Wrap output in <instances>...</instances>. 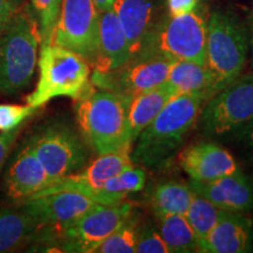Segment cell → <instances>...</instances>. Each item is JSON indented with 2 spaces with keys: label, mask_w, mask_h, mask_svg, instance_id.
<instances>
[{
  "label": "cell",
  "mask_w": 253,
  "mask_h": 253,
  "mask_svg": "<svg viewBox=\"0 0 253 253\" xmlns=\"http://www.w3.org/2000/svg\"><path fill=\"white\" fill-rule=\"evenodd\" d=\"M204 104V99L197 95L172 97L136 138L132 162L149 169H161L170 163L197 122Z\"/></svg>",
  "instance_id": "6da1fadb"
},
{
  "label": "cell",
  "mask_w": 253,
  "mask_h": 253,
  "mask_svg": "<svg viewBox=\"0 0 253 253\" xmlns=\"http://www.w3.org/2000/svg\"><path fill=\"white\" fill-rule=\"evenodd\" d=\"M128 100L112 91L88 86L77 100V122L84 143L97 155L132 145Z\"/></svg>",
  "instance_id": "7a4b0ae2"
},
{
  "label": "cell",
  "mask_w": 253,
  "mask_h": 253,
  "mask_svg": "<svg viewBox=\"0 0 253 253\" xmlns=\"http://www.w3.org/2000/svg\"><path fill=\"white\" fill-rule=\"evenodd\" d=\"M41 43L39 21L27 7L17 8L0 31V93L17 94L31 84Z\"/></svg>",
  "instance_id": "3957f363"
},
{
  "label": "cell",
  "mask_w": 253,
  "mask_h": 253,
  "mask_svg": "<svg viewBox=\"0 0 253 253\" xmlns=\"http://www.w3.org/2000/svg\"><path fill=\"white\" fill-rule=\"evenodd\" d=\"M39 79L26 96L28 106L39 109L56 97L77 101L90 84V66L77 53L54 43L41 45L38 59Z\"/></svg>",
  "instance_id": "277c9868"
},
{
  "label": "cell",
  "mask_w": 253,
  "mask_h": 253,
  "mask_svg": "<svg viewBox=\"0 0 253 253\" xmlns=\"http://www.w3.org/2000/svg\"><path fill=\"white\" fill-rule=\"evenodd\" d=\"M249 50L248 32L239 19L227 11H213L208 21L205 65L212 73L218 91L243 74Z\"/></svg>",
  "instance_id": "5b68a950"
},
{
  "label": "cell",
  "mask_w": 253,
  "mask_h": 253,
  "mask_svg": "<svg viewBox=\"0 0 253 253\" xmlns=\"http://www.w3.org/2000/svg\"><path fill=\"white\" fill-rule=\"evenodd\" d=\"M208 21L199 8L181 15L158 19L142 50L166 58L205 65Z\"/></svg>",
  "instance_id": "8992f818"
},
{
  "label": "cell",
  "mask_w": 253,
  "mask_h": 253,
  "mask_svg": "<svg viewBox=\"0 0 253 253\" xmlns=\"http://www.w3.org/2000/svg\"><path fill=\"white\" fill-rule=\"evenodd\" d=\"M27 142L55 182L78 172L87 164V144L80 132L65 122L55 121L41 126Z\"/></svg>",
  "instance_id": "52a82bcc"
},
{
  "label": "cell",
  "mask_w": 253,
  "mask_h": 253,
  "mask_svg": "<svg viewBox=\"0 0 253 253\" xmlns=\"http://www.w3.org/2000/svg\"><path fill=\"white\" fill-rule=\"evenodd\" d=\"M173 62L163 55L141 50L113 71L93 72L90 82L99 89L112 91L129 101L164 84Z\"/></svg>",
  "instance_id": "ba28073f"
},
{
  "label": "cell",
  "mask_w": 253,
  "mask_h": 253,
  "mask_svg": "<svg viewBox=\"0 0 253 253\" xmlns=\"http://www.w3.org/2000/svg\"><path fill=\"white\" fill-rule=\"evenodd\" d=\"M201 129L211 136L230 135L253 118V72L240 75L213 95L202 109Z\"/></svg>",
  "instance_id": "9c48e42d"
},
{
  "label": "cell",
  "mask_w": 253,
  "mask_h": 253,
  "mask_svg": "<svg viewBox=\"0 0 253 253\" xmlns=\"http://www.w3.org/2000/svg\"><path fill=\"white\" fill-rule=\"evenodd\" d=\"M100 14L93 0H62L50 43L77 53L91 67L99 47Z\"/></svg>",
  "instance_id": "30bf717a"
},
{
  "label": "cell",
  "mask_w": 253,
  "mask_h": 253,
  "mask_svg": "<svg viewBox=\"0 0 253 253\" xmlns=\"http://www.w3.org/2000/svg\"><path fill=\"white\" fill-rule=\"evenodd\" d=\"M132 212V204L125 201L113 205L97 203L71 225L53 235L61 242L62 251L93 253Z\"/></svg>",
  "instance_id": "8fae6325"
},
{
  "label": "cell",
  "mask_w": 253,
  "mask_h": 253,
  "mask_svg": "<svg viewBox=\"0 0 253 253\" xmlns=\"http://www.w3.org/2000/svg\"><path fill=\"white\" fill-rule=\"evenodd\" d=\"M97 203L89 196L74 190L43 191L19 202L42 227L58 231L71 225Z\"/></svg>",
  "instance_id": "7c38bea8"
},
{
  "label": "cell",
  "mask_w": 253,
  "mask_h": 253,
  "mask_svg": "<svg viewBox=\"0 0 253 253\" xmlns=\"http://www.w3.org/2000/svg\"><path fill=\"white\" fill-rule=\"evenodd\" d=\"M132 166L135 164L131 158V145H128L113 153L99 155V157L95 158L89 166H84L78 172L62 177L54 184L40 192L74 190L89 196L93 199L95 192L108 179Z\"/></svg>",
  "instance_id": "4fadbf2b"
},
{
  "label": "cell",
  "mask_w": 253,
  "mask_h": 253,
  "mask_svg": "<svg viewBox=\"0 0 253 253\" xmlns=\"http://www.w3.org/2000/svg\"><path fill=\"white\" fill-rule=\"evenodd\" d=\"M54 182L38 158L36 151L26 142L6 169L4 188L9 198L20 202L42 191L54 184Z\"/></svg>",
  "instance_id": "5bb4252c"
},
{
  "label": "cell",
  "mask_w": 253,
  "mask_h": 253,
  "mask_svg": "<svg viewBox=\"0 0 253 253\" xmlns=\"http://www.w3.org/2000/svg\"><path fill=\"white\" fill-rule=\"evenodd\" d=\"M179 164L196 182H211L238 171L239 166L225 148L212 142H202L179 154Z\"/></svg>",
  "instance_id": "9a60e30c"
},
{
  "label": "cell",
  "mask_w": 253,
  "mask_h": 253,
  "mask_svg": "<svg viewBox=\"0 0 253 253\" xmlns=\"http://www.w3.org/2000/svg\"><path fill=\"white\" fill-rule=\"evenodd\" d=\"M253 249V221L244 212L221 211L217 224L199 244L198 252L246 253Z\"/></svg>",
  "instance_id": "2e32d148"
},
{
  "label": "cell",
  "mask_w": 253,
  "mask_h": 253,
  "mask_svg": "<svg viewBox=\"0 0 253 253\" xmlns=\"http://www.w3.org/2000/svg\"><path fill=\"white\" fill-rule=\"evenodd\" d=\"M196 194L221 210L249 212L253 210V185L240 170L211 182L190 181Z\"/></svg>",
  "instance_id": "e0dca14e"
},
{
  "label": "cell",
  "mask_w": 253,
  "mask_h": 253,
  "mask_svg": "<svg viewBox=\"0 0 253 253\" xmlns=\"http://www.w3.org/2000/svg\"><path fill=\"white\" fill-rule=\"evenodd\" d=\"M128 40L130 54L144 48L151 31L156 25V5L154 0H115L113 5Z\"/></svg>",
  "instance_id": "ac0fdd59"
},
{
  "label": "cell",
  "mask_w": 253,
  "mask_h": 253,
  "mask_svg": "<svg viewBox=\"0 0 253 253\" xmlns=\"http://www.w3.org/2000/svg\"><path fill=\"white\" fill-rule=\"evenodd\" d=\"M130 48L126 33L113 7L100 14L99 47L93 72H109L120 67L130 58Z\"/></svg>",
  "instance_id": "d6986e66"
},
{
  "label": "cell",
  "mask_w": 253,
  "mask_h": 253,
  "mask_svg": "<svg viewBox=\"0 0 253 253\" xmlns=\"http://www.w3.org/2000/svg\"><path fill=\"white\" fill-rule=\"evenodd\" d=\"M43 227L23 210L0 207V253L12 252L38 242Z\"/></svg>",
  "instance_id": "ffe728a7"
},
{
  "label": "cell",
  "mask_w": 253,
  "mask_h": 253,
  "mask_svg": "<svg viewBox=\"0 0 253 253\" xmlns=\"http://www.w3.org/2000/svg\"><path fill=\"white\" fill-rule=\"evenodd\" d=\"M166 82L177 94L197 95L205 103L218 93L216 81L207 65L190 60L173 62Z\"/></svg>",
  "instance_id": "44dd1931"
},
{
  "label": "cell",
  "mask_w": 253,
  "mask_h": 253,
  "mask_svg": "<svg viewBox=\"0 0 253 253\" xmlns=\"http://www.w3.org/2000/svg\"><path fill=\"white\" fill-rule=\"evenodd\" d=\"M178 95L167 82L131 97L128 102V123L132 143L145 126L160 114L172 97Z\"/></svg>",
  "instance_id": "7402d4cb"
},
{
  "label": "cell",
  "mask_w": 253,
  "mask_h": 253,
  "mask_svg": "<svg viewBox=\"0 0 253 253\" xmlns=\"http://www.w3.org/2000/svg\"><path fill=\"white\" fill-rule=\"evenodd\" d=\"M196 192L190 184L179 181L160 182L149 192V203L155 214H184Z\"/></svg>",
  "instance_id": "603a6c76"
},
{
  "label": "cell",
  "mask_w": 253,
  "mask_h": 253,
  "mask_svg": "<svg viewBox=\"0 0 253 253\" xmlns=\"http://www.w3.org/2000/svg\"><path fill=\"white\" fill-rule=\"evenodd\" d=\"M158 231L169 253L198 251V238L184 214H156Z\"/></svg>",
  "instance_id": "cb8c5ba5"
},
{
  "label": "cell",
  "mask_w": 253,
  "mask_h": 253,
  "mask_svg": "<svg viewBox=\"0 0 253 253\" xmlns=\"http://www.w3.org/2000/svg\"><path fill=\"white\" fill-rule=\"evenodd\" d=\"M147 175L140 167L132 166L108 179L95 192L93 199L96 203L113 205L121 203L128 195L141 191L144 188Z\"/></svg>",
  "instance_id": "d4e9b609"
},
{
  "label": "cell",
  "mask_w": 253,
  "mask_h": 253,
  "mask_svg": "<svg viewBox=\"0 0 253 253\" xmlns=\"http://www.w3.org/2000/svg\"><path fill=\"white\" fill-rule=\"evenodd\" d=\"M221 209L207 198L196 194L184 213L186 220L197 236L199 244L209 236L221 214ZM199 248V245H198Z\"/></svg>",
  "instance_id": "484cf974"
},
{
  "label": "cell",
  "mask_w": 253,
  "mask_h": 253,
  "mask_svg": "<svg viewBox=\"0 0 253 253\" xmlns=\"http://www.w3.org/2000/svg\"><path fill=\"white\" fill-rule=\"evenodd\" d=\"M138 217L132 212L125 223L114 231L95 250V253H132L136 251Z\"/></svg>",
  "instance_id": "4316f807"
},
{
  "label": "cell",
  "mask_w": 253,
  "mask_h": 253,
  "mask_svg": "<svg viewBox=\"0 0 253 253\" xmlns=\"http://www.w3.org/2000/svg\"><path fill=\"white\" fill-rule=\"evenodd\" d=\"M62 0H32L34 11L39 18L41 45L50 43L53 31L58 20Z\"/></svg>",
  "instance_id": "83f0119b"
},
{
  "label": "cell",
  "mask_w": 253,
  "mask_h": 253,
  "mask_svg": "<svg viewBox=\"0 0 253 253\" xmlns=\"http://www.w3.org/2000/svg\"><path fill=\"white\" fill-rule=\"evenodd\" d=\"M37 108L20 104H11V103H0V131L7 132L21 126V125L31 118Z\"/></svg>",
  "instance_id": "f1b7e54d"
},
{
  "label": "cell",
  "mask_w": 253,
  "mask_h": 253,
  "mask_svg": "<svg viewBox=\"0 0 253 253\" xmlns=\"http://www.w3.org/2000/svg\"><path fill=\"white\" fill-rule=\"evenodd\" d=\"M135 252L169 253V250L156 229L148 225H138Z\"/></svg>",
  "instance_id": "f546056e"
},
{
  "label": "cell",
  "mask_w": 253,
  "mask_h": 253,
  "mask_svg": "<svg viewBox=\"0 0 253 253\" xmlns=\"http://www.w3.org/2000/svg\"><path fill=\"white\" fill-rule=\"evenodd\" d=\"M21 126L14 129V130L7 131V132H2L0 135V170H1L2 166H4L6 160L9 156V153H11L12 148L15 143V140L20 134Z\"/></svg>",
  "instance_id": "4dcf8cb0"
},
{
  "label": "cell",
  "mask_w": 253,
  "mask_h": 253,
  "mask_svg": "<svg viewBox=\"0 0 253 253\" xmlns=\"http://www.w3.org/2000/svg\"><path fill=\"white\" fill-rule=\"evenodd\" d=\"M230 135L233 136L237 143L253 154V118Z\"/></svg>",
  "instance_id": "1f68e13d"
},
{
  "label": "cell",
  "mask_w": 253,
  "mask_h": 253,
  "mask_svg": "<svg viewBox=\"0 0 253 253\" xmlns=\"http://www.w3.org/2000/svg\"><path fill=\"white\" fill-rule=\"evenodd\" d=\"M199 0H168L169 14L181 15L195 11Z\"/></svg>",
  "instance_id": "d6a6232c"
},
{
  "label": "cell",
  "mask_w": 253,
  "mask_h": 253,
  "mask_svg": "<svg viewBox=\"0 0 253 253\" xmlns=\"http://www.w3.org/2000/svg\"><path fill=\"white\" fill-rule=\"evenodd\" d=\"M17 8L18 5L12 0H0V31L6 26Z\"/></svg>",
  "instance_id": "836d02e7"
},
{
  "label": "cell",
  "mask_w": 253,
  "mask_h": 253,
  "mask_svg": "<svg viewBox=\"0 0 253 253\" xmlns=\"http://www.w3.org/2000/svg\"><path fill=\"white\" fill-rule=\"evenodd\" d=\"M93 1L100 12H104L113 7L115 0H93Z\"/></svg>",
  "instance_id": "e575fe53"
},
{
  "label": "cell",
  "mask_w": 253,
  "mask_h": 253,
  "mask_svg": "<svg viewBox=\"0 0 253 253\" xmlns=\"http://www.w3.org/2000/svg\"><path fill=\"white\" fill-rule=\"evenodd\" d=\"M249 52L251 53V65L253 67V33L251 36V39H250V50H249Z\"/></svg>",
  "instance_id": "d590c367"
},
{
  "label": "cell",
  "mask_w": 253,
  "mask_h": 253,
  "mask_svg": "<svg viewBox=\"0 0 253 253\" xmlns=\"http://www.w3.org/2000/svg\"><path fill=\"white\" fill-rule=\"evenodd\" d=\"M12 1H13L15 5H18V4H19V2H21V1H23V0H12Z\"/></svg>",
  "instance_id": "8d00e7d4"
}]
</instances>
